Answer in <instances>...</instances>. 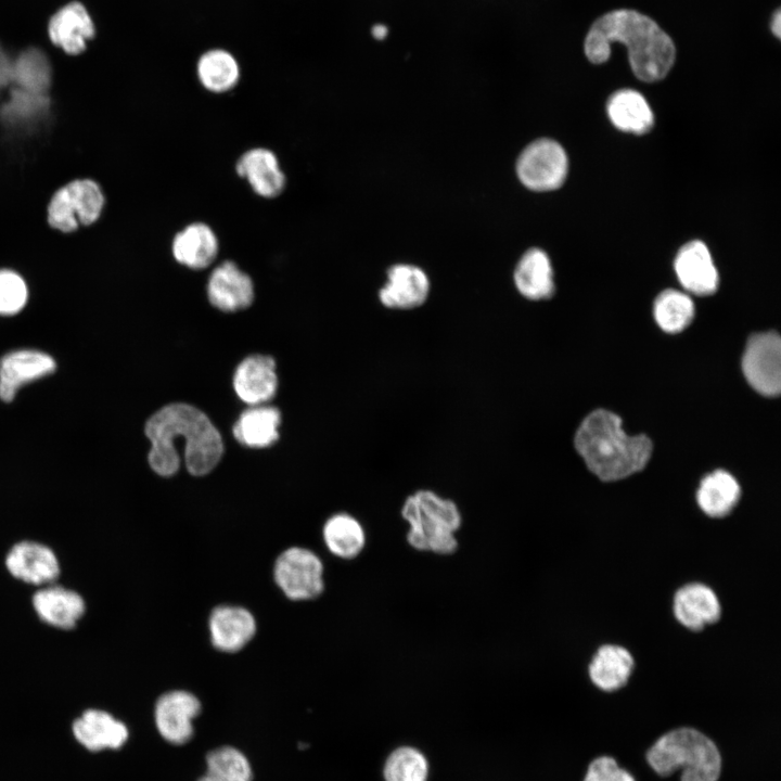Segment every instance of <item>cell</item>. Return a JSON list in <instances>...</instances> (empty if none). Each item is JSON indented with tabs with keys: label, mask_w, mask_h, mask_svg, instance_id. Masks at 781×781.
<instances>
[{
	"label": "cell",
	"mask_w": 781,
	"mask_h": 781,
	"mask_svg": "<svg viewBox=\"0 0 781 781\" xmlns=\"http://www.w3.org/2000/svg\"><path fill=\"white\" fill-rule=\"evenodd\" d=\"M323 563L311 550L303 547L285 549L277 558L273 577L278 587L291 600L318 598L324 590Z\"/></svg>",
	"instance_id": "obj_7"
},
{
	"label": "cell",
	"mask_w": 781,
	"mask_h": 781,
	"mask_svg": "<svg viewBox=\"0 0 781 781\" xmlns=\"http://www.w3.org/2000/svg\"><path fill=\"white\" fill-rule=\"evenodd\" d=\"M199 781H252V779L226 771L206 770Z\"/></svg>",
	"instance_id": "obj_37"
},
{
	"label": "cell",
	"mask_w": 781,
	"mask_h": 781,
	"mask_svg": "<svg viewBox=\"0 0 781 781\" xmlns=\"http://www.w3.org/2000/svg\"><path fill=\"white\" fill-rule=\"evenodd\" d=\"M13 61L0 43V93L12 84Z\"/></svg>",
	"instance_id": "obj_36"
},
{
	"label": "cell",
	"mask_w": 781,
	"mask_h": 781,
	"mask_svg": "<svg viewBox=\"0 0 781 781\" xmlns=\"http://www.w3.org/2000/svg\"><path fill=\"white\" fill-rule=\"evenodd\" d=\"M51 41L68 54L81 53L94 36V24L87 9L71 2L52 15L48 25Z\"/></svg>",
	"instance_id": "obj_21"
},
{
	"label": "cell",
	"mask_w": 781,
	"mask_h": 781,
	"mask_svg": "<svg viewBox=\"0 0 781 781\" xmlns=\"http://www.w3.org/2000/svg\"><path fill=\"white\" fill-rule=\"evenodd\" d=\"M212 644L221 652L242 650L256 633L254 615L245 607L223 604L216 606L209 616Z\"/></svg>",
	"instance_id": "obj_14"
},
{
	"label": "cell",
	"mask_w": 781,
	"mask_h": 781,
	"mask_svg": "<svg viewBox=\"0 0 781 781\" xmlns=\"http://www.w3.org/2000/svg\"><path fill=\"white\" fill-rule=\"evenodd\" d=\"M31 603L42 623L63 630L76 627L86 612V602L77 591L54 582L40 587Z\"/></svg>",
	"instance_id": "obj_13"
},
{
	"label": "cell",
	"mask_w": 781,
	"mask_h": 781,
	"mask_svg": "<svg viewBox=\"0 0 781 781\" xmlns=\"http://www.w3.org/2000/svg\"><path fill=\"white\" fill-rule=\"evenodd\" d=\"M4 565L15 579L40 587L53 584L61 573L54 551L33 540L13 545L5 555Z\"/></svg>",
	"instance_id": "obj_11"
},
{
	"label": "cell",
	"mask_w": 781,
	"mask_h": 781,
	"mask_svg": "<svg viewBox=\"0 0 781 781\" xmlns=\"http://www.w3.org/2000/svg\"><path fill=\"white\" fill-rule=\"evenodd\" d=\"M281 414L274 407L256 406L244 411L233 426V435L241 444L264 448L279 438Z\"/></svg>",
	"instance_id": "obj_28"
},
{
	"label": "cell",
	"mask_w": 781,
	"mask_h": 781,
	"mask_svg": "<svg viewBox=\"0 0 781 781\" xmlns=\"http://www.w3.org/2000/svg\"><path fill=\"white\" fill-rule=\"evenodd\" d=\"M606 112L611 123L619 130L643 135L654 124L653 112L644 97L632 89L614 92L607 100Z\"/></svg>",
	"instance_id": "obj_25"
},
{
	"label": "cell",
	"mask_w": 781,
	"mask_h": 781,
	"mask_svg": "<svg viewBox=\"0 0 781 781\" xmlns=\"http://www.w3.org/2000/svg\"><path fill=\"white\" fill-rule=\"evenodd\" d=\"M328 550L337 558H357L366 546V532L360 522L348 513H336L329 517L322 529Z\"/></svg>",
	"instance_id": "obj_29"
},
{
	"label": "cell",
	"mask_w": 781,
	"mask_h": 781,
	"mask_svg": "<svg viewBox=\"0 0 781 781\" xmlns=\"http://www.w3.org/2000/svg\"><path fill=\"white\" fill-rule=\"evenodd\" d=\"M207 295L216 308L226 312L238 311L253 303V281L235 263L227 260L212 271Z\"/></svg>",
	"instance_id": "obj_15"
},
{
	"label": "cell",
	"mask_w": 781,
	"mask_h": 781,
	"mask_svg": "<svg viewBox=\"0 0 781 781\" xmlns=\"http://www.w3.org/2000/svg\"><path fill=\"white\" fill-rule=\"evenodd\" d=\"M145 435L152 443L150 465L162 476H170L179 469L180 458L172 446L179 437L185 441L184 461L193 475L210 472L223 452L217 428L206 414L188 404H170L158 410L146 422Z\"/></svg>",
	"instance_id": "obj_1"
},
{
	"label": "cell",
	"mask_w": 781,
	"mask_h": 781,
	"mask_svg": "<svg viewBox=\"0 0 781 781\" xmlns=\"http://www.w3.org/2000/svg\"><path fill=\"white\" fill-rule=\"evenodd\" d=\"M632 669L633 657L628 650L616 644H604L591 660L589 677L601 691L615 692L626 686Z\"/></svg>",
	"instance_id": "obj_24"
},
{
	"label": "cell",
	"mask_w": 781,
	"mask_h": 781,
	"mask_svg": "<svg viewBox=\"0 0 781 781\" xmlns=\"http://www.w3.org/2000/svg\"><path fill=\"white\" fill-rule=\"evenodd\" d=\"M628 49L633 74L643 81L663 79L675 62L670 37L650 17L632 10H615L599 17L585 39V54L594 64L609 60L611 43Z\"/></svg>",
	"instance_id": "obj_2"
},
{
	"label": "cell",
	"mask_w": 781,
	"mask_h": 781,
	"mask_svg": "<svg viewBox=\"0 0 781 781\" xmlns=\"http://www.w3.org/2000/svg\"><path fill=\"white\" fill-rule=\"evenodd\" d=\"M771 30L777 38H781V12L777 10L772 16Z\"/></svg>",
	"instance_id": "obj_39"
},
{
	"label": "cell",
	"mask_w": 781,
	"mask_h": 781,
	"mask_svg": "<svg viewBox=\"0 0 781 781\" xmlns=\"http://www.w3.org/2000/svg\"><path fill=\"white\" fill-rule=\"evenodd\" d=\"M674 269L681 285L693 294L710 295L718 287L717 268L702 241L692 240L683 244L675 257Z\"/></svg>",
	"instance_id": "obj_12"
},
{
	"label": "cell",
	"mask_w": 781,
	"mask_h": 781,
	"mask_svg": "<svg viewBox=\"0 0 781 781\" xmlns=\"http://www.w3.org/2000/svg\"><path fill=\"white\" fill-rule=\"evenodd\" d=\"M52 67L46 53L28 48L13 60L12 82L16 88L46 94L51 86Z\"/></svg>",
	"instance_id": "obj_30"
},
{
	"label": "cell",
	"mask_w": 781,
	"mask_h": 781,
	"mask_svg": "<svg viewBox=\"0 0 781 781\" xmlns=\"http://www.w3.org/2000/svg\"><path fill=\"white\" fill-rule=\"evenodd\" d=\"M750 385L765 396H777L781 388V343L776 332L750 337L742 359Z\"/></svg>",
	"instance_id": "obj_9"
},
{
	"label": "cell",
	"mask_w": 781,
	"mask_h": 781,
	"mask_svg": "<svg viewBox=\"0 0 781 781\" xmlns=\"http://www.w3.org/2000/svg\"><path fill=\"white\" fill-rule=\"evenodd\" d=\"M374 39L381 41L384 40L388 34V28L383 24H375L371 29Z\"/></svg>",
	"instance_id": "obj_38"
},
{
	"label": "cell",
	"mask_w": 781,
	"mask_h": 781,
	"mask_svg": "<svg viewBox=\"0 0 781 781\" xmlns=\"http://www.w3.org/2000/svg\"><path fill=\"white\" fill-rule=\"evenodd\" d=\"M574 441L588 469L604 482L641 471L652 453V443L645 435L628 436L620 418L604 409L586 417Z\"/></svg>",
	"instance_id": "obj_3"
},
{
	"label": "cell",
	"mask_w": 781,
	"mask_h": 781,
	"mask_svg": "<svg viewBox=\"0 0 781 781\" xmlns=\"http://www.w3.org/2000/svg\"><path fill=\"white\" fill-rule=\"evenodd\" d=\"M568 159L564 149L551 139H538L527 145L516 163L521 182L534 191L560 188L567 176Z\"/></svg>",
	"instance_id": "obj_8"
},
{
	"label": "cell",
	"mask_w": 781,
	"mask_h": 781,
	"mask_svg": "<svg viewBox=\"0 0 781 781\" xmlns=\"http://www.w3.org/2000/svg\"><path fill=\"white\" fill-rule=\"evenodd\" d=\"M75 739L87 750L121 747L128 739V728L113 715L101 709H87L72 726Z\"/></svg>",
	"instance_id": "obj_20"
},
{
	"label": "cell",
	"mask_w": 781,
	"mask_h": 781,
	"mask_svg": "<svg viewBox=\"0 0 781 781\" xmlns=\"http://www.w3.org/2000/svg\"><path fill=\"white\" fill-rule=\"evenodd\" d=\"M644 758L656 776L669 778L679 773V781H718L722 770L716 742L689 726L664 732L648 747Z\"/></svg>",
	"instance_id": "obj_4"
},
{
	"label": "cell",
	"mask_w": 781,
	"mask_h": 781,
	"mask_svg": "<svg viewBox=\"0 0 781 781\" xmlns=\"http://www.w3.org/2000/svg\"><path fill=\"white\" fill-rule=\"evenodd\" d=\"M408 523V543L415 550L450 555L458 550L456 533L462 525L458 505L438 494L420 489L409 495L401 507Z\"/></svg>",
	"instance_id": "obj_5"
},
{
	"label": "cell",
	"mask_w": 781,
	"mask_h": 781,
	"mask_svg": "<svg viewBox=\"0 0 781 781\" xmlns=\"http://www.w3.org/2000/svg\"><path fill=\"white\" fill-rule=\"evenodd\" d=\"M201 712V702L191 692L172 690L162 694L154 709L156 728L164 740L181 745L191 740L193 720Z\"/></svg>",
	"instance_id": "obj_10"
},
{
	"label": "cell",
	"mask_w": 781,
	"mask_h": 781,
	"mask_svg": "<svg viewBox=\"0 0 781 781\" xmlns=\"http://www.w3.org/2000/svg\"><path fill=\"white\" fill-rule=\"evenodd\" d=\"M218 239L206 223L193 222L179 231L171 243L175 259L191 269L207 268L218 255Z\"/></svg>",
	"instance_id": "obj_23"
},
{
	"label": "cell",
	"mask_w": 781,
	"mask_h": 781,
	"mask_svg": "<svg viewBox=\"0 0 781 781\" xmlns=\"http://www.w3.org/2000/svg\"><path fill=\"white\" fill-rule=\"evenodd\" d=\"M582 781H637L635 776L610 755L592 758L585 771Z\"/></svg>",
	"instance_id": "obj_35"
},
{
	"label": "cell",
	"mask_w": 781,
	"mask_h": 781,
	"mask_svg": "<svg viewBox=\"0 0 781 781\" xmlns=\"http://www.w3.org/2000/svg\"><path fill=\"white\" fill-rule=\"evenodd\" d=\"M740 485L728 472L717 470L706 475L696 491V501L701 510L709 517L728 515L739 502Z\"/></svg>",
	"instance_id": "obj_27"
},
{
	"label": "cell",
	"mask_w": 781,
	"mask_h": 781,
	"mask_svg": "<svg viewBox=\"0 0 781 781\" xmlns=\"http://www.w3.org/2000/svg\"><path fill=\"white\" fill-rule=\"evenodd\" d=\"M676 619L692 631L702 630L706 625L719 620L720 602L716 593L706 585L691 582L679 588L673 603Z\"/></svg>",
	"instance_id": "obj_18"
},
{
	"label": "cell",
	"mask_w": 781,
	"mask_h": 781,
	"mask_svg": "<svg viewBox=\"0 0 781 781\" xmlns=\"http://www.w3.org/2000/svg\"><path fill=\"white\" fill-rule=\"evenodd\" d=\"M236 174L261 197L273 199L285 189L286 178L277 155L265 148L246 151L238 159Z\"/></svg>",
	"instance_id": "obj_17"
},
{
	"label": "cell",
	"mask_w": 781,
	"mask_h": 781,
	"mask_svg": "<svg viewBox=\"0 0 781 781\" xmlns=\"http://www.w3.org/2000/svg\"><path fill=\"white\" fill-rule=\"evenodd\" d=\"M386 781H425L427 763L415 748L404 746L395 750L384 767Z\"/></svg>",
	"instance_id": "obj_33"
},
{
	"label": "cell",
	"mask_w": 781,
	"mask_h": 781,
	"mask_svg": "<svg viewBox=\"0 0 781 781\" xmlns=\"http://www.w3.org/2000/svg\"><path fill=\"white\" fill-rule=\"evenodd\" d=\"M517 291L532 300L547 299L554 293L553 270L548 255L539 248L528 249L514 270Z\"/></svg>",
	"instance_id": "obj_26"
},
{
	"label": "cell",
	"mask_w": 781,
	"mask_h": 781,
	"mask_svg": "<svg viewBox=\"0 0 781 781\" xmlns=\"http://www.w3.org/2000/svg\"><path fill=\"white\" fill-rule=\"evenodd\" d=\"M654 317L657 324L668 333L686 329L694 317V304L684 293L666 290L654 302Z\"/></svg>",
	"instance_id": "obj_32"
},
{
	"label": "cell",
	"mask_w": 781,
	"mask_h": 781,
	"mask_svg": "<svg viewBox=\"0 0 781 781\" xmlns=\"http://www.w3.org/2000/svg\"><path fill=\"white\" fill-rule=\"evenodd\" d=\"M430 281L426 273L412 265H395L387 270V282L379 292L381 304L389 309H412L427 298Z\"/></svg>",
	"instance_id": "obj_16"
},
{
	"label": "cell",
	"mask_w": 781,
	"mask_h": 781,
	"mask_svg": "<svg viewBox=\"0 0 781 781\" xmlns=\"http://www.w3.org/2000/svg\"><path fill=\"white\" fill-rule=\"evenodd\" d=\"M27 297V285L20 274L10 269L0 270V315L21 311Z\"/></svg>",
	"instance_id": "obj_34"
},
{
	"label": "cell",
	"mask_w": 781,
	"mask_h": 781,
	"mask_svg": "<svg viewBox=\"0 0 781 781\" xmlns=\"http://www.w3.org/2000/svg\"><path fill=\"white\" fill-rule=\"evenodd\" d=\"M55 361L37 350H16L0 361V397L11 401L21 386L52 373Z\"/></svg>",
	"instance_id": "obj_19"
},
{
	"label": "cell",
	"mask_w": 781,
	"mask_h": 781,
	"mask_svg": "<svg viewBox=\"0 0 781 781\" xmlns=\"http://www.w3.org/2000/svg\"><path fill=\"white\" fill-rule=\"evenodd\" d=\"M233 386L246 404L259 405L271 399L278 386L274 360L263 355L245 358L235 370Z\"/></svg>",
	"instance_id": "obj_22"
},
{
	"label": "cell",
	"mask_w": 781,
	"mask_h": 781,
	"mask_svg": "<svg viewBox=\"0 0 781 781\" xmlns=\"http://www.w3.org/2000/svg\"><path fill=\"white\" fill-rule=\"evenodd\" d=\"M104 207L100 185L91 179H77L59 189L48 205L49 225L64 233L95 222Z\"/></svg>",
	"instance_id": "obj_6"
},
{
	"label": "cell",
	"mask_w": 781,
	"mask_h": 781,
	"mask_svg": "<svg viewBox=\"0 0 781 781\" xmlns=\"http://www.w3.org/2000/svg\"><path fill=\"white\" fill-rule=\"evenodd\" d=\"M197 75L207 90L221 93L236 85L240 72L236 61L229 52L212 50L201 56Z\"/></svg>",
	"instance_id": "obj_31"
}]
</instances>
